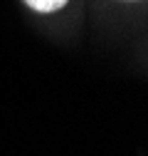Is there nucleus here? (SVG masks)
I'll return each mask as SVG.
<instances>
[{"instance_id":"1","label":"nucleus","mask_w":148,"mask_h":156,"mask_svg":"<svg viewBox=\"0 0 148 156\" xmlns=\"http://www.w3.org/2000/svg\"><path fill=\"white\" fill-rule=\"evenodd\" d=\"M25 3L37 12H54L67 5V0H25Z\"/></svg>"}]
</instances>
